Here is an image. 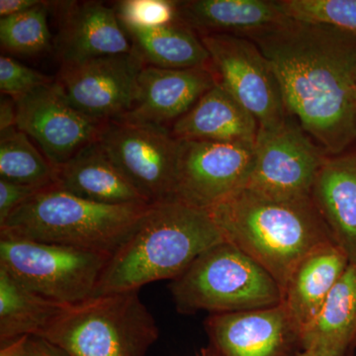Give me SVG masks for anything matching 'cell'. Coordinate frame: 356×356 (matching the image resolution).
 <instances>
[{
  "instance_id": "cell-22",
  "label": "cell",
  "mask_w": 356,
  "mask_h": 356,
  "mask_svg": "<svg viewBox=\"0 0 356 356\" xmlns=\"http://www.w3.org/2000/svg\"><path fill=\"white\" fill-rule=\"evenodd\" d=\"M356 339V266L350 264L318 312L301 332L303 350L348 356Z\"/></svg>"
},
{
  "instance_id": "cell-4",
  "label": "cell",
  "mask_w": 356,
  "mask_h": 356,
  "mask_svg": "<svg viewBox=\"0 0 356 356\" xmlns=\"http://www.w3.org/2000/svg\"><path fill=\"white\" fill-rule=\"evenodd\" d=\"M149 205L96 203L55 185L14 211L0 233L111 257Z\"/></svg>"
},
{
  "instance_id": "cell-9",
  "label": "cell",
  "mask_w": 356,
  "mask_h": 356,
  "mask_svg": "<svg viewBox=\"0 0 356 356\" xmlns=\"http://www.w3.org/2000/svg\"><path fill=\"white\" fill-rule=\"evenodd\" d=\"M329 156L289 116L277 127L259 129L254 165L243 188L273 198H311L314 182Z\"/></svg>"
},
{
  "instance_id": "cell-12",
  "label": "cell",
  "mask_w": 356,
  "mask_h": 356,
  "mask_svg": "<svg viewBox=\"0 0 356 356\" xmlns=\"http://www.w3.org/2000/svg\"><path fill=\"white\" fill-rule=\"evenodd\" d=\"M178 142L175 200L209 210L245 186L254 165V145Z\"/></svg>"
},
{
  "instance_id": "cell-10",
  "label": "cell",
  "mask_w": 356,
  "mask_h": 356,
  "mask_svg": "<svg viewBox=\"0 0 356 356\" xmlns=\"http://www.w3.org/2000/svg\"><path fill=\"white\" fill-rule=\"evenodd\" d=\"M99 143L147 202L173 200L179 142L170 129L111 121L103 128Z\"/></svg>"
},
{
  "instance_id": "cell-25",
  "label": "cell",
  "mask_w": 356,
  "mask_h": 356,
  "mask_svg": "<svg viewBox=\"0 0 356 356\" xmlns=\"http://www.w3.org/2000/svg\"><path fill=\"white\" fill-rule=\"evenodd\" d=\"M0 178L43 191L57 185V168L17 127L0 132Z\"/></svg>"
},
{
  "instance_id": "cell-18",
  "label": "cell",
  "mask_w": 356,
  "mask_h": 356,
  "mask_svg": "<svg viewBox=\"0 0 356 356\" xmlns=\"http://www.w3.org/2000/svg\"><path fill=\"white\" fill-rule=\"evenodd\" d=\"M177 20L200 36L231 34L252 38L290 20L278 1L189 0L177 1Z\"/></svg>"
},
{
  "instance_id": "cell-6",
  "label": "cell",
  "mask_w": 356,
  "mask_h": 356,
  "mask_svg": "<svg viewBox=\"0 0 356 356\" xmlns=\"http://www.w3.org/2000/svg\"><path fill=\"white\" fill-rule=\"evenodd\" d=\"M178 313H236L282 303L280 284L252 257L228 242L199 255L184 273L170 281Z\"/></svg>"
},
{
  "instance_id": "cell-23",
  "label": "cell",
  "mask_w": 356,
  "mask_h": 356,
  "mask_svg": "<svg viewBox=\"0 0 356 356\" xmlns=\"http://www.w3.org/2000/svg\"><path fill=\"white\" fill-rule=\"evenodd\" d=\"M122 26L132 43L134 53L145 65L177 70L212 67L200 36L178 20L161 27Z\"/></svg>"
},
{
  "instance_id": "cell-28",
  "label": "cell",
  "mask_w": 356,
  "mask_h": 356,
  "mask_svg": "<svg viewBox=\"0 0 356 356\" xmlns=\"http://www.w3.org/2000/svg\"><path fill=\"white\" fill-rule=\"evenodd\" d=\"M116 13L122 25L161 27L177 20V1L124 0L117 2Z\"/></svg>"
},
{
  "instance_id": "cell-13",
  "label": "cell",
  "mask_w": 356,
  "mask_h": 356,
  "mask_svg": "<svg viewBox=\"0 0 356 356\" xmlns=\"http://www.w3.org/2000/svg\"><path fill=\"white\" fill-rule=\"evenodd\" d=\"M17 128L38 144L56 168L98 142L106 123L89 118L64 99L51 83L16 102Z\"/></svg>"
},
{
  "instance_id": "cell-7",
  "label": "cell",
  "mask_w": 356,
  "mask_h": 356,
  "mask_svg": "<svg viewBox=\"0 0 356 356\" xmlns=\"http://www.w3.org/2000/svg\"><path fill=\"white\" fill-rule=\"evenodd\" d=\"M109 255L0 233V267L60 307L95 297Z\"/></svg>"
},
{
  "instance_id": "cell-24",
  "label": "cell",
  "mask_w": 356,
  "mask_h": 356,
  "mask_svg": "<svg viewBox=\"0 0 356 356\" xmlns=\"http://www.w3.org/2000/svg\"><path fill=\"white\" fill-rule=\"evenodd\" d=\"M63 307L43 298L0 267V341L38 336Z\"/></svg>"
},
{
  "instance_id": "cell-20",
  "label": "cell",
  "mask_w": 356,
  "mask_h": 356,
  "mask_svg": "<svg viewBox=\"0 0 356 356\" xmlns=\"http://www.w3.org/2000/svg\"><path fill=\"white\" fill-rule=\"evenodd\" d=\"M56 186L107 205L149 204L115 165L99 140L84 147L58 168Z\"/></svg>"
},
{
  "instance_id": "cell-35",
  "label": "cell",
  "mask_w": 356,
  "mask_h": 356,
  "mask_svg": "<svg viewBox=\"0 0 356 356\" xmlns=\"http://www.w3.org/2000/svg\"><path fill=\"white\" fill-rule=\"evenodd\" d=\"M355 350H356V339H355V344H353V353H355Z\"/></svg>"
},
{
  "instance_id": "cell-27",
  "label": "cell",
  "mask_w": 356,
  "mask_h": 356,
  "mask_svg": "<svg viewBox=\"0 0 356 356\" xmlns=\"http://www.w3.org/2000/svg\"><path fill=\"white\" fill-rule=\"evenodd\" d=\"M291 19L332 26L356 37V0H280Z\"/></svg>"
},
{
  "instance_id": "cell-1",
  "label": "cell",
  "mask_w": 356,
  "mask_h": 356,
  "mask_svg": "<svg viewBox=\"0 0 356 356\" xmlns=\"http://www.w3.org/2000/svg\"><path fill=\"white\" fill-rule=\"evenodd\" d=\"M273 67L288 114L330 156L356 142V37L291 19L254 35Z\"/></svg>"
},
{
  "instance_id": "cell-5",
  "label": "cell",
  "mask_w": 356,
  "mask_h": 356,
  "mask_svg": "<svg viewBox=\"0 0 356 356\" xmlns=\"http://www.w3.org/2000/svg\"><path fill=\"white\" fill-rule=\"evenodd\" d=\"M159 334L139 291H130L63 307L38 336L70 356H146Z\"/></svg>"
},
{
  "instance_id": "cell-2",
  "label": "cell",
  "mask_w": 356,
  "mask_h": 356,
  "mask_svg": "<svg viewBox=\"0 0 356 356\" xmlns=\"http://www.w3.org/2000/svg\"><path fill=\"white\" fill-rule=\"evenodd\" d=\"M222 242L209 211L175 199L151 204L109 257L95 296L175 280L199 255Z\"/></svg>"
},
{
  "instance_id": "cell-3",
  "label": "cell",
  "mask_w": 356,
  "mask_h": 356,
  "mask_svg": "<svg viewBox=\"0 0 356 356\" xmlns=\"http://www.w3.org/2000/svg\"><path fill=\"white\" fill-rule=\"evenodd\" d=\"M208 211L224 240L264 267L282 293L307 255L334 243L311 198L278 199L241 188Z\"/></svg>"
},
{
  "instance_id": "cell-16",
  "label": "cell",
  "mask_w": 356,
  "mask_h": 356,
  "mask_svg": "<svg viewBox=\"0 0 356 356\" xmlns=\"http://www.w3.org/2000/svg\"><path fill=\"white\" fill-rule=\"evenodd\" d=\"M132 51V43L115 9L102 2L88 1L72 4L65 11L58 43L62 65Z\"/></svg>"
},
{
  "instance_id": "cell-8",
  "label": "cell",
  "mask_w": 356,
  "mask_h": 356,
  "mask_svg": "<svg viewBox=\"0 0 356 356\" xmlns=\"http://www.w3.org/2000/svg\"><path fill=\"white\" fill-rule=\"evenodd\" d=\"M217 83L254 117L259 129L277 127L288 114L270 63L252 40L231 34L200 36Z\"/></svg>"
},
{
  "instance_id": "cell-17",
  "label": "cell",
  "mask_w": 356,
  "mask_h": 356,
  "mask_svg": "<svg viewBox=\"0 0 356 356\" xmlns=\"http://www.w3.org/2000/svg\"><path fill=\"white\" fill-rule=\"evenodd\" d=\"M311 199L334 243L356 266V151L327 158L314 182Z\"/></svg>"
},
{
  "instance_id": "cell-32",
  "label": "cell",
  "mask_w": 356,
  "mask_h": 356,
  "mask_svg": "<svg viewBox=\"0 0 356 356\" xmlns=\"http://www.w3.org/2000/svg\"><path fill=\"white\" fill-rule=\"evenodd\" d=\"M17 127L16 102L9 96L2 95L0 100V132Z\"/></svg>"
},
{
  "instance_id": "cell-14",
  "label": "cell",
  "mask_w": 356,
  "mask_h": 356,
  "mask_svg": "<svg viewBox=\"0 0 356 356\" xmlns=\"http://www.w3.org/2000/svg\"><path fill=\"white\" fill-rule=\"evenodd\" d=\"M203 356H297L301 332L282 304L259 310L210 314Z\"/></svg>"
},
{
  "instance_id": "cell-29",
  "label": "cell",
  "mask_w": 356,
  "mask_h": 356,
  "mask_svg": "<svg viewBox=\"0 0 356 356\" xmlns=\"http://www.w3.org/2000/svg\"><path fill=\"white\" fill-rule=\"evenodd\" d=\"M54 83L51 79L8 56L0 57V90L17 102L40 86Z\"/></svg>"
},
{
  "instance_id": "cell-26",
  "label": "cell",
  "mask_w": 356,
  "mask_h": 356,
  "mask_svg": "<svg viewBox=\"0 0 356 356\" xmlns=\"http://www.w3.org/2000/svg\"><path fill=\"white\" fill-rule=\"evenodd\" d=\"M50 3L42 1L25 13L0 19V42L4 50L17 55L33 56L50 46L48 24Z\"/></svg>"
},
{
  "instance_id": "cell-15",
  "label": "cell",
  "mask_w": 356,
  "mask_h": 356,
  "mask_svg": "<svg viewBox=\"0 0 356 356\" xmlns=\"http://www.w3.org/2000/svg\"><path fill=\"white\" fill-rule=\"evenodd\" d=\"M216 83L212 67L177 70L145 65L138 77L135 103L120 120L168 128Z\"/></svg>"
},
{
  "instance_id": "cell-30",
  "label": "cell",
  "mask_w": 356,
  "mask_h": 356,
  "mask_svg": "<svg viewBox=\"0 0 356 356\" xmlns=\"http://www.w3.org/2000/svg\"><path fill=\"white\" fill-rule=\"evenodd\" d=\"M0 356H70V355L44 337L27 336L1 343Z\"/></svg>"
},
{
  "instance_id": "cell-19",
  "label": "cell",
  "mask_w": 356,
  "mask_h": 356,
  "mask_svg": "<svg viewBox=\"0 0 356 356\" xmlns=\"http://www.w3.org/2000/svg\"><path fill=\"white\" fill-rule=\"evenodd\" d=\"M170 132L177 140H206L254 145L259 124L247 109L216 83Z\"/></svg>"
},
{
  "instance_id": "cell-33",
  "label": "cell",
  "mask_w": 356,
  "mask_h": 356,
  "mask_svg": "<svg viewBox=\"0 0 356 356\" xmlns=\"http://www.w3.org/2000/svg\"><path fill=\"white\" fill-rule=\"evenodd\" d=\"M38 0H1L0 1V16L1 18L25 13L33 7L39 6Z\"/></svg>"
},
{
  "instance_id": "cell-31",
  "label": "cell",
  "mask_w": 356,
  "mask_h": 356,
  "mask_svg": "<svg viewBox=\"0 0 356 356\" xmlns=\"http://www.w3.org/2000/svg\"><path fill=\"white\" fill-rule=\"evenodd\" d=\"M39 191H41L0 178V226L4 224L14 211Z\"/></svg>"
},
{
  "instance_id": "cell-21",
  "label": "cell",
  "mask_w": 356,
  "mask_h": 356,
  "mask_svg": "<svg viewBox=\"0 0 356 356\" xmlns=\"http://www.w3.org/2000/svg\"><path fill=\"white\" fill-rule=\"evenodd\" d=\"M350 264L341 248L331 243L307 255L293 271L281 304L300 332L318 315Z\"/></svg>"
},
{
  "instance_id": "cell-36",
  "label": "cell",
  "mask_w": 356,
  "mask_h": 356,
  "mask_svg": "<svg viewBox=\"0 0 356 356\" xmlns=\"http://www.w3.org/2000/svg\"><path fill=\"white\" fill-rule=\"evenodd\" d=\"M348 356H355V355H353V353H350V355H348Z\"/></svg>"
},
{
  "instance_id": "cell-11",
  "label": "cell",
  "mask_w": 356,
  "mask_h": 356,
  "mask_svg": "<svg viewBox=\"0 0 356 356\" xmlns=\"http://www.w3.org/2000/svg\"><path fill=\"white\" fill-rule=\"evenodd\" d=\"M145 64L134 51L62 65L56 88L74 108L102 123L120 120L132 109Z\"/></svg>"
},
{
  "instance_id": "cell-34",
  "label": "cell",
  "mask_w": 356,
  "mask_h": 356,
  "mask_svg": "<svg viewBox=\"0 0 356 356\" xmlns=\"http://www.w3.org/2000/svg\"><path fill=\"white\" fill-rule=\"evenodd\" d=\"M297 356H317V355H314V353H311V351L303 350V351H301V353H300L299 355Z\"/></svg>"
}]
</instances>
